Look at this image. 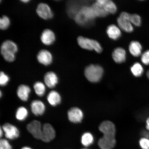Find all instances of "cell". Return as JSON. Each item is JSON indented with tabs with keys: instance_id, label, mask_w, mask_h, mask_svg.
<instances>
[{
	"instance_id": "f1b7e54d",
	"label": "cell",
	"mask_w": 149,
	"mask_h": 149,
	"mask_svg": "<svg viewBox=\"0 0 149 149\" xmlns=\"http://www.w3.org/2000/svg\"><path fill=\"white\" fill-rule=\"evenodd\" d=\"M130 21L134 25L139 26L141 24V19L139 15L136 14L130 15Z\"/></svg>"
},
{
	"instance_id": "2e32d148",
	"label": "cell",
	"mask_w": 149,
	"mask_h": 149,
	"mask_svg": "<svg viewBox=\"0 0 149 149\" xmlns=\"http://www.w3.org/2000/svg\"><path fill=\"white\" fill-rule=\"evenodd\" d=\"M82 3L78 2V1H70L67 4V11L68 16L74 18L76 14L79 12L84 5Z\"/></svg>"
},
{
	"instance_id": "8992f818",
	"label": "cell",
	"mask_w": 149,
	"mask_h": 149,
	"mask_svg": "<svg viewBox=\"0 0 149 149\" xmlns=\"http://www.w3.org/2000/svg\"><path fill=\"white\" fill-rule=\"evenodd\" d=\"M56 135L55 130L51 124L46 123L42 125L41 140L45 143H49L54 139Z\"/></svg>"
},
{
	"instance_id": "484cf974",
	"label": "cell",
	"mask_w": 149,
	"mask_h": 149,
	"mask_svg": "<svg viewBox=\"0 0 149 149\" xmlns=\"http://www.w3.org/2000/svg\"><path fill=\"white\" fill-rule=\"evenodd\" d=\"M94 141V138L92 134L89 132H86L83 134L81 137L82 144L85 147H88L92 145Z\"/></svg>"
},
{
	"instance_id": "277c9868",
	"label": "cell",
	"mask_w": 149,
	"mask_h": 149,
	"mask_svg": "<svg viewBox=\"0 0 149 149\" xmlns=\"http://www.w3.org/2000/svg\"><path fill=\"white\" fill-rule=\"evenodd\" d=\"M130 15L126 12H122L117 20L120 29L128 33H131L133 31V26L130 21Z\"/></svg>"
},
{
	"instance_id": "9a60e30c",
	"label": "cell",
	"mask_w": 149,
	"mask_h": 149,
	"mask_svg": "<svg viewBox=\"0 0 149 149\" xmlns=\"http://www.w3.org/2000/svg\"><path fill=\"white\" fill-rule=\"evenodd\" d=\"M31 111L35 116H41L46 110L45 104L39 100H33L31 104Z\"/></svg>"
},
{
	"instance_id": "8d00e7d4",
	"label": "cell",
	"mask_w": 149,
	"mask_h": 149,
	"mask_svg": "<svg viewBox=\"0 0 149 149\" xmlns=\"http://www.w3.org/2000/svg\"><path fill=\"white\" fill-rule=\"evenodd\" d=\"M22 2H23L24 3H27L29 2V0H22V1H20Z\"/></svg>"
},
{
	"instance_id": "8fae6325",
	"label": "cell",
	"mask_w": 149,
	"mask_h": 149,
	"mask_svg": "<svg viewBox=\"0 0 149 149\" xmlns=\"http://www.w3.org/2000/svg\"><path fill=\"white\" fill-rule=\"evenodd\" d=\"M37 59L40 64L48 66L53 62V57L49 51L46 49H42L37 54Z\"/></svg>"
},
{
	"instance_id": "7402d4cb",
	"label": "cell",
	"mask_w": 149,
	"mask_h": 149,
	"mask_svg": "<svg viewBox=\"0 0 149 149\" xmlns=\"http://www.w3.org/2000/svg\"><path fill=\"white\" fill-rule=\"evenodd\" d=\"M129 51L132 55L135 57H138L141 55L142 51V46L137 41H132L130 45Z\"/></svg>"
},
{
	"instance_id": "60d3db41",
	"label": "cell",
	"mask_w": 149,
	"mask_h": 149,
	"mask_svg": "<svg viewBox=\"0 0 149 149\" xmlns=\"http://www.w3.org/2000/svg\"><path fill=\"white\" fill-rule=\"evenodd\" d=\"M87 149L84 148V149Z\"/></svg>"
},
{
	"instance_id": "74e56055",
	"label": "cell",
	"mask_w": 149,
	"mask_h": 149,
	"mask_svg": "<svg viewBox=\"0 0 149 149\" xmlns=\"http://www.w3.org/2000/svg\"><path fill=\"white\" fill-rule=\"evenodd\" d=\"M21 149H32L29 146H24Z\"/></svg>"
},
{
	"instance_id": "9c48e42d",
	"label": "cell",
	"mask_w": 149,
	"mask_h": 149,
	"mask_svg": "<svg viewBox=\"0 0 149 149\" xmlns=\"http://www.w3.org/2000/svg\"><path fill=\"white\" fill-rule=\"evenodd\" d=\"M68 117L70 122L73 123H81L84 117V113L79 108L74 107L71 108L68 112Z\"/></svg>"
},
{
	"instance_id": "6da1fadb",
	"label": "cell",
	"mask_w": 149,
	"mask_h": 149,
	"mask_svg": "<svg viewBox=\"0 0 149 149\" xmlns=\"http://www.w3.org/2000/svg\"><path fill=\"white\" fill-rule=\"evenodd\" d=\"M18 51L17 45L12 40H5L1 44V55L5 60L7 62L12 63L14 61L16 58L15 54Z\"/></svg>"
},
{
	"instance_id": "ac0fdd59",
	"label": "cell",
	"mask_w": 149,
	"mask_h": 149,
	"mask_svg": "<svg viewBox=\"0 0 149 149\" xmlns=\"http://www.w3.org/2000/svg\"><path fill=\"white\" fill-rule=\"evenodd\" d=\"M47 100L50 105L55 107L61 104L62 99L60 94L57 91L53 90L48 93Z\"/></svg>"
},
{
	"instance_id": "d590c367",
	"label": "cell",
	"mask_w": 149,
	"mask_h": 149,
	"mask_svg": "<svg viewBox=\"0 0 149 149\" xmlns=\"http://www.w3.org/2000/svg\"><path fill=\"white\" fill-rule=\"evenodd\" d=\"M3 134H4V133H3L2 128L1 127V129H0V136H1V139Z\"/></svg>"
},
{
	"instance_id": "ba28073f",
	"label": "cell",
	"mask_w": 149,
	"mask_h": 149,
	"mask_svg": "<svg viewBox=\"0 0 149 149\" xmlns=\"http://www.w3.org/2000/svg\"><path fill=\"white\" fill-rule=\"evenodd\" d=\"M37 15L43 19H51L54 14L49 6L45 3H41L37 5L36 9Z\"/></svg>"
},
{
	"instance_id": "e0dca14e",
	"label": "cell",
	"mask_w": 149,
	"mask_h": 149,
	"mask_svg": "<svg viewBox=\"0 0 149 149\" xmlns=\"http://www.w3.org/2000/svg\"><path fill=\"white\" fill-rule=\"evenodd\" d=\"M31 92V88L28 85L25 84L20 85L17 90L18 97L23 102H26L29 100Z\"/></svg>"
},
{
	"instance_id": "5bb4252c",
	"label": "cell",
	"mask_w": 149,
	"mask_h": 149,
	"mask_svg": "<svg viewBox=\"0 0 149 149\" xmlns=\"http://www.w3.org/2000/svg\"><path fill=\"white\" fill-rule=\"evenodd\" d=\"M58 77L53 72H48L45 74L44 81L46 86L50 88H54L58 84Z\"/></svg>"
},
{
	"instance_id": "4316f807",
	"label": "cell",
	"mask_w": 149,
	"mask_h": 149,
	"mask_svg": "<svg viewBox=\"0 0 149 149\" xmlns=\"http://www.w3.org/2000/svg\"><path fill=\"white\" fill-rule=\"evenodd\" d=\"M130 70L133 75L137 77H141L144 72L142 65L138 63H135L131 67Z\"/></svg>"
},
{
	"instance_id": "ab89813d",
	"label": "cell",
	"mask_w": 149,
	"mask_h": 149,
	"mask_svg": "<svg viewBox=\"0 0 149 149\" xmlns=\"http://www.w3.org/2000/svg\"><path fill=\"white\" fill-rule=\"evenodd\" d=\"M2 93L1 91V93H0V96H1V97L2 96Z\"/></svg>"
},
{
	"instance_id": "1f68e13d",
	"label": "cell",
	"mask_w": 149,
	"mask_h": 149,
	"mask_svg": "<svg viewBox=\"0 0 149 149\" xmlns=\"http://www.w3.org/2000/svg\"><path fill=\"white\" fill-rule=\"evenodd\" d=\"M12 145L7 139H1L0 140V149H12Z\"/></svg>"
},
{
	"instance_id": "7a4b0ae2",
	"label": "cell",
	"mask_w": 149,
	"mask_h": 149,
	"mask_svg": "<svg viewBox=\"0 0 149 149\" xmlns=\"http://www.w3.org/2000/svg\"><path fill=\"white\" fill-rule=\"evenodd\" d=\"M103 72V69L99 65H91L86 68L85 75L91 82L97 83L101 80Z\"/></svg>"
},
{
	"instance_id": "f546056e",
	"label": "cell",
	"mask_w": 149,
	"mask_h": 149,
	"mask_svg": "<svg viewBox=\"0 0 149 149\" xmlns=\"http://www.w3.org/2000/svg\"><path fill=\"white\" fill-rule=\"evenodd\" d=\"M10 80L9 76L5 72L1 71L0 73V85L1 86H6Z\"/></svg>"
},
{
	"instance_id": "d6a6232c",
	"label": "cell",
	"mask_w": 149,
	"mask_h": 149,
	"mask_svg": "<svg viewBox=\"0 0 149 149\" xmlns=\"http://www.w3.org/2000/svg\"><path fill=\"white\" fill-rule=\"evenodd\" d=\"M141 61L145 65H149V50L144 52L141 55Z\"/></svg>"
},
{
	"instance_id": "7c38bea8",
	"label": "cell",
	"mask_w": 149,
	"mask_h": 149,
	"mask_svg": "<svg viewBox=\"0 0 149 149\" xmlns=\"http://www.w3.org/2000/svg\"><path fill=\"white\" fill-rule=\"evenodd\" d=\"M115 137L103 135L98 141L99 146L101 149H112L115 146Z\"/></svg>"
},
{
	"instance_id": "603a6c76",
	"label": "cell",
	"mask_w": 149,
	"mask_h": 149,
	"mask_svg": "<svg viewBox=\"0 0 149 149\" xmlns=\"http://www.w3.org/2000/svg\"><path fill=\"white\" fill-rule=\"evenodd\" d=\"M46 86L45 84L41 81H38L34 83L33 89L37 96L42 97L44 95L46 91Z\"/></svg>"
},
{
	"instance_id": "44dd1931",
	"label": "cell",
	"mask_w": 149,
	"mask_h": 149,
	"mask_svg": "<svg viewBox=\"0 0 149 149\" xmlns=\"http://www.w3.org/2000/svg\"><path fill=\"white\" fill-rule=\"evenodd\" d=\"M107 32L109 38L113 40H116L121 36L120 29L114 25H109L107 28Z\"/></svg>"
},
{
	"instance_id": "4dcf8cb0",
	"label": "cell",
	"mask_w": 149,
	"mask_h": 149,
	"mask_svg": "<svg viewBox=\"0 0 149 149\" xmlns=\"http://www.w3.org/2000/svg\"><path fill=\"white\" fill-rule=\"evenodd\" d=\"M139 145L142 149H149V139L142 137L139 139Z\"/></svg>"
},
{
	"instance_id": "4fadbf2b",
	"label": "cell",
	"mask_w": 149,
	"mask_h": 149,
	"mask_svg": "<svg viewBox=\"0 0 149 149\" xmlns=\"http://www.w3.org/2000/svg\"><path fill=\"white\" fill-rule=\"evenodd\" d=\"M40 39L42 43L46 46H50L55 42L56 36L55 33L51 30H44L41 35Z\"/></svg>"
},
{
	"instance_id": "30bf717a",
	"label": "cell",
	"mask_w": 149,
	"mask_h": 149,
	"mask_svg": "<svg viewBox=\"0 0 149 149\" xmlns=\"http://www.w3.org/2000/svg\"><path fill=\"white\" fill-rule=\"evenodd\" d=\"M103 135L115 137L116 127L114 124L111 121L106 120L102 122L99 127Z\"/></svg>"
},
{
	"instance_id": "d4e9b609",
	"label": "cell",
	"mask_w": 149,
	"mask_h": 149,
	"mask_svg": "<svg viewBox=\"0 0 149 149\" xmlns=\"http://www.w3.org/2000/svg\"><path fill=\"white\" fill-rule=\"evenodd\" d=\"M91 7L94 10L97 17H104L109 14L104 9L102 6L97 1L93 3Z\"/></svg>"
},
{
	"instance_id": "f35d334b",
	"label": "cell",
	"mask_w": 149,
	"mask_h": 149,
	"mask_svg": "<svg viewBox=\"0 0 149 149\" xmlns=\"http://www.w3.org/2000/svg\"><path fill=\"white\" fill-rule=\"evenodd\" d=\"M146 76L148 79H149V70L146 72Z\"/></svg>"
},
{
	"instance_id": "3957f363",
	"label": "cell",
	"mask_w": 149,
	"mask_h": 149,
	"mask_svg": "<svg viewBox=\"0 0 149 149\" xmlns=\"http://www.w3.org/2000/svg\"><path fill=\"white\" fill-rule=\"evenodd\" d=\"M77 40L78 44L84 49L90 51L94 50L98 53H100L102 51L101 46L96 40L82 36L78 37Z\"/></svg>"
},
{
	"instance_id": "e575fe53",
	"label": "cell",
	"mask_w": 149,
	"mask_h": 149,
	"mask_svg": "<svg viewBox=\"0 0 149 149\" xmlns=\"http://www.w3.org/2000/svg\"><path fill=\"white\" fill-rule=\"evenodd\" d=\"M145 130L149 131V116L147 117L145 121Z\"/></svg>"
},
{
	"instance_id": "ffe728a7",
	"label": "cell",
	"mask_w": 149,
	"mask_h": 149,
	"mask_svg": "<svg viewBox=\"0 0 149 149\" xmlns=\"http://www.w3.org/2000/svg\"><path fill=\"white\" fill-rule=\"evenodd\" d=\"M112 56L115 62L119 64L123 63L126 60V51L123 48H117L113 52Z\"/></svg>"
},
{
	"instance_id": "d6986e66",
	"label": "cell",
	"mask_w": 149,
	"mask_h": 149,
	"mask_svg": "<svg viewBox=\"0 0 149 149\" xmlns=\"http://www.w3.org/2000/svg\"><path fill=\"white\" fill-rule=\"evenodd\" d=\"M96 1L102 6L108 14H114L116 12V5L112 1L110 0H98Z\"/></svg>"
},
{
	"instance_id": "836d02e7",
	"label": "cell",
	"mask_w": 149,
	"mask_h": 149,
	"mask_svg": "<svg viewBox=\"0 0 149 149\" xmlns=\"http://www.w3.org/2000/svg\"><path fill=\"white\" fill-rule=\"evenodd\" d=\"M141 135L143 136V137L149 139V131L146 130H143L141 132Z\"/></svg>"
},
{
	"instance_id": "5b68a950",
	"label": "cell",
	"mask_w": 149,
	"mask_h": 149,
	"mask_svg": "<svg viewBox=\"0 0 149 149\" xmlns=\"http://www.w3.org/2000/svg\"><path fill=\"white\" fill-rule=\"evenodd\" d=\"M6 137L9 140L17 139L20 135V132L16 126L10 123H6L1 127Z\"/></svg>"
},
{
	"instance_id": "52a82bcc",
	"label": "cell",
	"mask_w": 149,
	"mask_h": 149,
	"mask_svg": "<svg viewBox=\"0 0 149 149\" xmlns=\"http://www.w3.org/2000/svg\"><path fill=\"white\" fill-rule=\"evenodd\" d=\"M42 126L40 121L34 120L27 124V129L33 137L37 139H41Z\"/></svg>"
},
{
	"instance_id": "cb8c5ba5",
	"label": "cell",
	"mask_w": 149,
	"mask_h": 149,
	"mask_svg": "<svg viewBox=\"0 0 149 149\" xmlns=\"http://www.w3.org/2000/svg\"><path fill=\"white\" fill-rule=\"evenodd\" d=\"M29 114V111L26 108L24 107H18L16 111V118L19 121H23L27 118Z\"/></svg>"
},
{
	"instance_id": "83f0119b",
	"label": "cell",
	"mask_w": 149,
	"mask_h": 149,
	"mask_svg": "<svg viewBox=\"0 0 149 149\" xmlns=\"http://www.w3.org/2000/svg\"><path fill=\"white\" fill-rule=\"evenodd\" d=\"M10 24V20L8 16L3 15L0 19V29L2 30L8 29Z\"/></svg>"
}]
</instances>
